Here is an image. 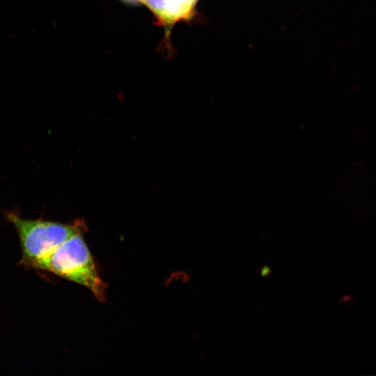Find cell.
Instances as JSON below:
<instances>
[{
	"instance_id": "cell-4",
	"label": "cell",
	"mask_w": 376,
	"mask_h": 376,
	"mask_svg": "<svg viewBox=\"0 0 376 376\" xmlns=\"http://www.w3.org/2000/svg\"><path fill=\"white\" fill-rule=\"evenodd\" d=\"M192 15L197 0H172Z\"/></svg>"
},
{
	"instance_id": "cell-3",
	"label": "cell",
	"mask_w": 376,
	"mask_h": 376,
	"mask_svg": "<svg viewBox=\"0 0 376 376\" xmlns=\"http://www.w3.org/2000/svg\"><path fill=\"white\" fill-rule=\"evenodd\" d=\"M157 16L162 20L167 9L170 0H142Z\"/></svg>"
},
{
	"instance_id": "cell-6",
	"label": "cell",
	"mask_w": 376,
	"mask_h": 376,
	"mask_svg": "<svg viewBox=\"0 0 376 376\" xmlns=\"http://www.w3.org/2000/svg\"><path fill=\"white\" fill-rule=\"evenodd\" d=\"M126 1L133 3V2L141 1L142 0H126Z\"/></svg>"
},
{
	"instance_id": "cell-1",
	"label": "cell",
	"mask_w": 376,
	"mask_h": 376,
	"mask_svg": "<svg viewBox=\"0 0 376 376\" xmlns=\"http://www.w3.org/2000/svg\"><path fill=\"white\" fill-rule=\"evenodd\" d=\"M7 219L15 227L22 249L21 263L36 269L62 243L81 233L79 221L62 224L42 219H26L14 212H6Z\"/></svg>"
},
{
	"instance_id": "cell-2",
	"label": "cell",
	"mask_w": 376,
	"mask_h": 376,
	"mask_svg": "<svg viewBox=\"0 0 376 376\" xmlns=\"http://www.w3.org/2000/svg\"><path fill=\"white\" fill-rule=\"evenodd\" d=\"M36 269L47 271L89 288L100 301L104 299L105 285L100 279L93 257L81 233L62 243Z\"/></svg>"
},
{
	"instance_id": "cell-5",
	"label": "cell",
	"mask_w": 376,
	"mask_h": 376,
	"mask_svg": "<svg viewBox=\"0 0 376 376\" xmlns=\"http://www.w3.org/2000/svg\"><path fill=\"white\" fill-rule=\"evenodd\" d=\"M260 272L263 277H267L271 274V268L269 265H266L260 269Z\"/></svg>"
}]
</instances>
